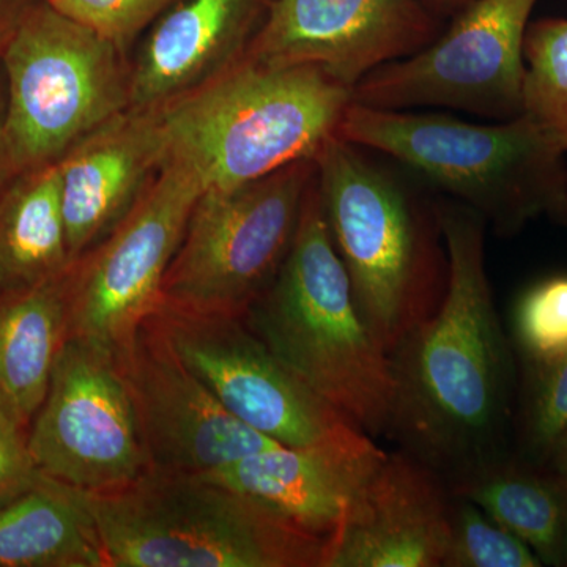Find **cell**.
<instances>
[{"label": "cell", "instance_id": "cell-30", "mask_svg": "<svg viewBox=\"0 0 567 567\" xmlns=\"http://www.w3.org/2000/svg\"><path fill=\"white\" fill-rule=\"evenodd\" d=\"M41 0H0V52L7 47L24 18Z\"/></svg>", "mask_w": 567, "mask_h": 567}, {"label": "cell", "instance_id": "cell-15", "mask_svg": "<svg viewBox=\"0 0 567 567\" xmlns=\"http://www.w3.org/2000/svg\"><path fill=\"white\" fill-rule=\"evenodd\" d=\"M451 516L453 491L435 470L386 453L327 540L324 567H443Z\"/></svg>", "mask_w": 567, "mask_h": 567}, {"label": "cell", "instance_id": "cell-26", "mask_svg": "<svg viewBox=\"0 0 567 567\" xmlns=\"http://www.w3.org/2000/svg\"><path fill=\"white\" fill-rule=\"evenodd\" d=\"M514 336L527 363L567 353V275L529 287L514 311Z\"/></svg>", "mask_w": 567, "mask_h": 567}, {"label": "cell", "instance_id": "cell-25", "mask_svg": "<svg viewBox=\"0 0 567 567\" xmlns=\"http://www.w3.org/2000/svg\"><path fill=\"white\" fill-rule=\"evenodd\" d=\"M443 567H543V563L513 533L480 506L453 494L450 546Z\"/></svg>", "mask_w": 567, "mask_h": 567}, {"label": "cell", "instance_id": "cell-8", "mask_svg": "<svg viewBox=\"0 0 567 567\" xmlns=\"http://www.w3.org/2000/svg\"><path fill=\"white\" fill-rule=\"evenodd\" d=\"M316 173V158L301 159L235 188L204 189L164 276L159 306L244 317L292 248Z\"/></svg>", "mask_w": 567, "mask_h": 567}, {"label": "cell", "instance_id": "cell-9", "mask_svg": "<svg viewBox=\"0 0 567 567\" xmlns=\"http://www.w3.org/2000/svg\"><path fill=\"white\" fill-rule=\"evenodd\" d=\"M537 0H473L431 44L354 85L379 110L447 107L494 122L525 114V35Z\"/></svg>", "mask_w": 567, "mask_h": 567}, {"label": "cell", "instance_id": "cell-28", "mask_svg": "<svg viewBox=\"0 0 567 567\" xmlns=\"http://www.w3.org/2000/svg\"><path fill=\"white\" fill-rule=\"evenodd\" d=\"M39 470L28 447V432L0 409V505L35 483Z\"/></svg>", "mask_w": 567, "mask_h": 567}, {"label": "cell", "instance_id": "cell-12", "mask_svg": "<svg viewBox=\"0 0 567 567\" xmlns=\"http://www.w3.org/2000/svg\"><path fill=\"white\" fill-rule=\"evenodd\" d=\"M148 319L227 412L279 445L315 446L368 435L301 382L244 317L158 306Z\"/></svg>", "mask_w": 567, "mask_h": 567}, {"label": "cell", "instance_id": "cell-20", "mask_svg": "<svg viewBox=\"0 0 567 567\" xmlns=\"http://www.w3.org/2000/svg\"><path fill=\"white\" fill-rule=\"evenodd\" d=\"M0 567H110L84 492L40 473L0 505Z\"/></svg>", "mask_w": 567, "mask_h": 567}, {"label": "cell", "instance_id": "cell-13", "mask_svg": "<svg viewBox=\"0 0 567 567\" xmlns=\"http://www.w3.org/2000/svg\"><path fill=\"white\" fill-rule=\"evenodd\" d=\"M117 360L132 393L148 470L207 475L279 445L227 412L151 319Z\"/></svg>", "mask_w": 567, "mask_h": 567}, {"label": "cell", "instance_id": "cell-6", "mask_svg": "<svg viewBox=\"0 0 567 567\" xmlns=\"http://www.w3.org/2000/svg\"><path fill=\"white\" fill-rule=\"evenodd\" d=\"M85 499L110 567H324L327 559V540L203 475L147 470Z\"/></svg>", "mask_w": 567, "mask_h": 567}, {"label": "cell", "instance_id": "cell-1", "mask_svg": "<svg viewBox=\"0 0 567 567\" xmlns=\"http://www.w3.org/2000/svg\"><path fill=\"white\" fill-rule=\"evenodd\" d=\"M447 252L445 297L395 346L388 435L450 487L509 457L514 361L488 281L487 224L435 200Z\"/></svg>", "mask_w": 567, "mask_h": 567}, {"label": "cell", "instance_id": "cell-22", "mask_svg": "<svg viewBox=\"0 0 567 567\" xmlns=\"http://www.w3.org/2000/svg\"><path fill=\"white\" fill-rule=\"evenodd\" d=\"M451 491L524 540L543 566L567 567V484L546 466L507 457Z\"/></svg>", "mask_w": 567, "mask_h": 567}, {"label": "cell", "instance_id": "cell-27", "mask_svg": "<svg viewBox=\"0 0 567 567\" xmlns=\"http://www.w3.org/2000/svg\"><path fill=\"white\" fill-rule=\"evenodd\" d=\"M71 20L114 41L123 51L182 0H47Z\"/></svg>", "mask_w": 567, "mask_h": 567}, {"label": "cell", "instance_id": "cell-14", "mask_svg": "<svg viewBox=\"0 0 567 567\" xmlns=\"http://www.w3.org/2000/svg\"><path fill=\"white\" fill-rule=\"evenodd\" d=\"M442 31V18L421 0H275L245 55L322 66L353 91L365 74L416 54Z\"/></svg>", "mask_w": 567, "mask_h": 567}, {"label": "cell", "instance_id": "cell-19", "mask_svg": "<svg viewBox=\"0 0 567 567\" xmlns=\"http://www.w3.org/2000/svg\"><path fill=\"white\" fill-rule=\"evenodd\" d=\"M70 338L69 271L0 293V409L28 432Z\"/></svg>", "mask_w": 567, "mask_h": 567}, {"label": "cell", "instance_id": "cell-31", "mask_svg": "<svg viewBox=\"0 0 567 567\" xmlns=\"http://www.w3.org/2000/svg\"><path fill=\"white\" fill-rule=\"evenodd\" d=\"M546 468L567 484V429L565 434L559 436L558 442L555 443L554 450L548 456Z\"/></svg>", "mask_w": 567, "mask_h": 567}, {"label": "cell", "instance_id": "cell-32", "mask_svg": "<svg viewBox=\"0 0 567 567\" xmlns=\"http://www.w3.org/2000/svg\"><path fill=\"white\" fill-rule=\"evenodd\" d=\"M432 13L445 20H453L457 13L466 9L473 0H421Z\"/></svg>", "mask_w": 567, "mask_h": 567}, {"label": "cell", "instance_id": "cell-10", "mask_svg": "<svg viewBox=\"0 0 567 567\" xmlns=\"http://www.w3.org/2000/svg\"><path fill=\"white\" fill-rule=\"evenodd\" d=\"M203 183L164 164L132 212L69 270L70 336L121 357L162 303L164 276Z\"/></svg>", "mask_w": 567, "mask_h": 567}, {"label": "cell", "instance_id": "cell-3", "mask_svg": "<svg viewBox=\"0 0 567 567\" xmlns=\"http://www.w3.org/2000/svg\"><path fill=\"white\" fill-rule=\"evenodd\" d=\"M352 89L317 65H274L244 55L155 106L164 164L207 188H235L301 159L338 136Z\"/></svg>", "mask_w": 567, "mask_h": 567}, {"label": "cell", "instance_id": "cell-16", "mask_svg": "<svg viewBox=\"0 0 567 567\" xmlns=\"http://www.w3.org/2000/svg\"><path fill=\"white\" fill-rule=\"evenodd\" d=\"M71 259L125 219L164 167L155 107H128L78 141L58 162Z\"/></svg>", "mask_w": 567, "mask_h": 567}, {"label": "cell", "instance_id": "cell-7", "mask_svg": "<svg viewBox=\"0 0 567 567\" xmlns=\"http://www.w3.org/2000/svg\"><path fill=\"white\" fill-rule=\"evenodd\" d=\"M7 126L18 173L58 163L104 122L132 107V58L47 0L0 52Z\"/></svg>", "mask_w": 567, "mask_h": 567}, {"label": "cell", "instance_id": "cell-23", "mask_svg": "<svg viewBox=\"0 0 567 567\" xmlns=\"http://www.w3.org/2000/svg\"><path fill=\"white\" fill-rule=\"evenodd\" d=\"M527 63L525 114L567 153V20L529 22L525 35Z\"/></svg>", "mask_w": 567, "mask_h": 567}, {"label": "cell", "instance_id": "cell-17", "mask_svg": "<svg viewBox=\"0 0 567 567\" xmlns=\"http://www.w3.org/2000/svg\"><path fill=\"white\" fill-rule=\"evenodd\" d=\"M385 456L386 451L364 435L352 442L268 447L203 476L328 540Z\"/></svg>", "mask_w": 567, "mask_h": 567}, {"label": "cell", "instance_id": "cell-18", "mask_svg": "<svg viewBox=\"0 0 567 567\" xmlns=\"http://www.w3.org/2000/svg\"><path fill=\"white\" fill-rule=\"evenodd\" d=\"M274 2L182 0L152 25L132 59V106H159L240 61Z\"/></svg>", "mask_w": 567, "mask_h": 567}, {"label": "cell", "instance_id": "cell-21", "mask_svg": "<svg viewBox=\"0 0 567 567\" xmlns=\"http://www.w3.org/2000/svg\"><path fill=\"white\" fill-rule=\"evenodd\" d=\"M71 265L59 164L14 175L0 189V293L59 278Z\"/></svg>", "mask_w": 567, "mask_h": 567}, {"label": "cell", "instance_id": "cell-11", "mask_svg": "<svg viewBox=\"0 0 567 567\" xmlns=\"http://www.w3.org/2000/svg\"><path fill=\"white\" fill-rule=\"evenodd\" d=\"M28 447L41 475L85 494L115 491L147 472L132 393L114 353L66 339Z\"/></svg>", "mask_w": 567, "mask_h": 567}, {"label": "cell", "instance_id": "cell-24", "mask_svg": "<svg viewBox=\"0 0 567 567\" xmlns=\"http://www.w3.org/2000/svg\"><path fill=\"white\" fill-rule=\"evenodd\" d=\"M567 429V353L528 363L527 386L518 425L522 461L546 466Z\"/></svg>", "mask_w": 567, "mask_h": 567}, {"label": "cell", "instance_id": "cell-2", "mask_svg": "<svg viewBox=\"0 0 567 567\" xmlns=\"http://www.w3.org/2000/svg\"><path fill=\"white\" fill-rule=\"evenodd\" d=\"M317 188L354 303L388 354L442 303L447 252L435 200L371 151L331 137Z\"/></svg>", "mask_w": 567, "mask_h": 567}, {"label": "cell", "instance_id": "cell-29", "mask_svg": "<svg viewBox=\"0 0 567 567\" xmlns=\"http://www.w3.org/2000/svg\"><path fill=\"white\" fill-rule=\"evenodd\" d=\"M18 173L13 153L9 140V126H7V84L0 61V189L7 185Z\"/></svg>", "mask_w": 567, "mask_h": 567}, {"label": "cell", "instance_id": "cell-5", "mask_svg": "<svg viewBox=\"0 0 567 567\" xmlns=\"http://www.w3.org/2000/svg\"><path fill=\"white\" fill-rule=\"evenodd\" d=\"M244 320L257 338L311 388L372 436H386L393 405L390 358L354 303L316 181L292 248L274 282Z\"/></svg>", "mask_w": 567, "mask_h": 567}, {"label": "cell", "instance_id": "cell-4", "mask_svg": "<svg viewBox=\"0 0 567 567\" xmlns=\"http://www.w3.org/2000/svg\"><path fill=\"white\" fill-rule=\"evenodd\" d=\"M338 136L401 164L499 237L540 218L567 224V153L528 114L473 123L352 102Z\"/></svg>", "mask_w": 567, "mask_h": 567}]
</instances>
